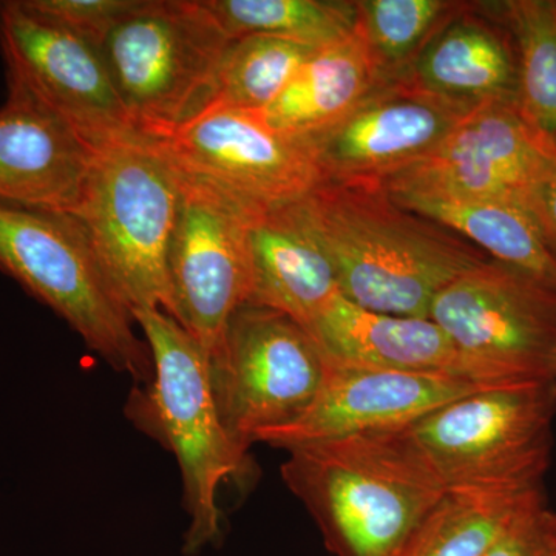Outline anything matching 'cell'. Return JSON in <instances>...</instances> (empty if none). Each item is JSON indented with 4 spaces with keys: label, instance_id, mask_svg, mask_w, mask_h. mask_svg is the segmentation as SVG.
I'll use <instances>...</instances> for the list:
<instances>
[{
    "label": "cell",
    "instance_id": "obj_1",
    "mask_svg": "<svg viewBox=\"0 0 556 556\" xmlns=\"http://www.w3.org/2000/svg\"><path fill=\"white\" fill-rule=\"evenodd\" d=\"M348 302L428 317L442 289L489 257L463 237L399 206L382 182L321 181L298 201Z\"/></svg>",
    "mask_w": 556,
    "mask_h": 556
},
{
    "label": "cell",
    "instance_id": "obj_2",
    "mask_svg": "<svg viewBox=\"0 0 556 556\" xmlns=\"http://www.w3.org/2000/svg\"><path fill=\"white\" fill-rule=\"evenodd\" d=\"M287 452L281 478L336 556H397L447 493L390 431Z\"/></svg>",
    "mask_w": 556,
    "mask_h": 556
},
{
    "label": "cell",
    "instance_id": "obj_3",
    "mask_svg": "<svg viewBox=\"0 0 556 556\" xmlns=\"http://www.w3.org/2000/svg\"><path fill=\"white\" fill-rule=\"evenodd\" d=\"M148 342L153 379L135 386L126 416L177 457L189 515L186 554H199L222 533L218 492L247 466L223 426L206 351L169 314L134 311Z\"/></svg>",
    "mask_w": 556,
    "mask_h": 556
},
{
    "label": "cell",
    "instance_id": "obj_4",
    "mask_svg": "<svg viewBox=\"0 0 556 556\" xmlns=\"http://www.w3.org/2000/svg\"><path fill=\"white\" fill-rule=\"evenodd\" d=\"M556 380L489 387L390 431L445 492L541 489L552 455Z\"/></svg>",
    "mask_w": 556,
    "mask_h": 556
},
{
    "label": "cell",
    "instance_id": "obj_5",
    "mask_svg": "<svg viewBox=\"0 0 556 556\" xmlns=\"http://www.w3.org/2000/svg\"><path fill=\"white\" fill-rule=\"evenodd\" d=\"M177 206L178 169L155 142L135 137L98 150L70 215L131 313L174 317L167 252Z\"/></svg>",
    "mask_w": 556,
    "mask_h": 556
},
{
    "label": "cell",
    "instance_id": "obj_6",
    "mask_svg": "<svg viewBox=\"0 0 556 556\" xmlns=\"http://www.w3.org/2000/svg\"><path fill=\"white\" fill-rule=\"evenodd\" d=\"M0 270L64 318L135 386L153 379L148 342L135 332L131 311L72 215L0 200Z\"/></svg>",
    "mask_w": 556,
    "mask_h": 556
},
{
    "label": "cell",
    "instance_id": "obj_7",
    "mask_svg": "<svg viewBox=\"0 0 556 556\" xmlns=\"http://www.w3.org/2000/svg\"><path fill=\"white\" fill-rule=\"evenodd\" d=\"M232 40L204 0H141L116 25L101 54L141 137H170L208 108Z\"/></svg>",
    "mask_w": 556,
    "mask_h": 556
},
{
    "label": "cell",
    "instance_id": "obj_8",
    "mask_svg": "<svg viewBox=\"0 0 556 556\" xmlns=\"http://www.w3.org/2000/svg\"><path fill=\"white\" fill-rule=\"evenodd\" d=\"M208 368L223 426L248 456L263 433L308 412L327 375V357L294 318L244 305L230 317Z\"/></svg>",
    "mask_w": 556,
    "mask_h": 556
},
{
    "label": "cell",
    "instance_id": "obj_9",
    "mask_svg": "<svg viewBox=\"0 0 556 556\" xmlns=\"http://www.w3.org/2000/svg\"><path fill=\"white\" fill-rule=\"evenodd\" d=\"M262 207L178 169V206L167 252L174 318L214 356L252 291L251 228Z\"/></svg>",
    "mask_w": 556,
    "mask_h": 556
},
{
    "label": "cell",
    "instance_id": "obj_10",
    "mask_svg": "<svg viewBox=\"0 0 556 556\" xmlns=\"http://www.w3.org/2000/svg\"><path fill=\"white\" fill-rule=\"evenodd\" d=\"M428 317L501 386L556 380V292L489 258L439 292Z\"/></svg>",
    "mask_w": 556,
    "mask_h": 556
},
{
    "label": "cell",
    "instance_id": "obj_11",
    "mask_svg": "<svg viewBox=\"0 0 556 556\" xmlns=\"http://www.w3.org/2000/svg\"><path fill=\"white\" fill-rule=\"evenodd\" d=\"M0 50L9 89L68 124L91 148L141 137L110 78L101 50L40 16L25 0L0 2Z\"/></svg>",
    "mask_w": 556,
    "mask_h": 556
},
{
    "label": "cell",
    "instance_id": "obj_12",
    "mask_svg": "<svg viewBox=\"0 0 556 556\" xmlns=\"http://www.w3.org/2000/svg\"><path fill=\"white\" fill-rule=\"evenodd\" d=\"M153 142L177 169L262 208L303 199L324 181L309 142L273 129L263 112L215 105Z\"/></svg>",
    "mask_w": 556,
    "mask_h": 556
},
{
    "label": "cell",
    "instance_id": "obj_13",
    "mask_svg": "<svg viewBox=\"0 0 556 556\" xmlns=\"http://www.w3.org/2000/svg\"><path fill=\"white\" fill-rule=\"evenodd\" d=\"M556 167V146L517 101H490L467 113L433 152L386 179L529 207Z\"/></svg>",
    "mask_w": 556,
    "mask_h": 556
},
{
    "label": "cell",
    "instance_id": "obj_14",
    "mask_svg": "<svg viewBox=\"0 0 556 556\" xmlns=\"http://www.w3.org/2000/svg\"><path fill=\"white\" fill-rule=\"evenodd\" d=\"M470 110L407 78L383 80L346 118L306 141L324 181L383 182L426 159Z\"/></svg>",
    "mask_w": 556,
    "mask_h": 556
},
{
    "label": "cell",
    "instance_id": "obj_15",
    "mask_svg": "<svg viewBox=\"0 0 556 556\" xmlns=\"http://www.w3.org/2000/svg\"><path fill=\"white\" fill-rule=\"evenodd\" d=\"M325 357L327 375L308 412L287 427L263 433L257 442L289 450L399 430L455 399L489 388L448 376L357 367Z\"/></svg>",
    "mask_w": 556,
    "mask_h": 556
},
{
    "label": "cell",
    "instance_id": "obj_16",
    "mask_svg": "<svg viewBox=\"0 0 556 556\" xmlns=\"http://www.w3.org/2000/svg\"><path fill=\"white\" fill-rule=\"evenodd\" d=\"M308 332L325 356L343 364L504 387L430 317L372 313L338 295Z\"/></svg>",
    "mask_w": 556,
    "mask_h": 556
},
{
    "label": "cell",
    "instance_id": "obj_17",
    "mask_svg": "<svg viewBox=\"0 0 556 556\" xmlns=\"http://www.w3.org/2000/svg\"><path fill=\"white\" fill-rule=\"evenodd\" d=\"M98 150L27 94L0 109V200L72 214Z\"/></svg>",
    "mask_w": 556,
    "mask_h": 556
},
{
    "label": "cell",
    "instance_id": "obj_18",
    "mask_svg": "<svg viewBox=\"0 0 556 556\" xmlns=\"http://www.w3.org/2000/svg\"><path fill=\"white\" fill-rule=\"evenodd\" d=\"M399 78L467 109L490 101H517L514 39L489 3L467 2Z\"/></svg>",
    "mask_w": 556,
    "mask_h": 556
},
{
    "label": "cell",
    "instance_id": "obj_19",
    "mask_svg": "<svg viewBox=\"0 0 556 556\" xmlns=\"http://www.w3.org/2000/svg\"><path fill=\"white\" fill-rule=\"evenodd\" d=\"M298 201L263 208L252 223L248 305L280 311L308 331L342 294L334 268L306 225Z\"/></svg>",
    "mask_w": 556,
    "mask_h": 556
},
{
    "label": "cell",
    "instance_id": "obj_20",
    "mask_svg": "<svg viewBox=\"0 0 556 556\" xmlns=\"http://www.w3.org/2000/svg\"><path fill=\"white\" fill-rule=\"evenodd\" d=\"M383 186L399 206L452 230L486 257L556 292V254L527 208L422 186Z\"/></svg>",
    "mask_w": 556,
    "mask_h": 556
},
{
    "label": "cell",
    "instance_id": "obj_21",
    "mask_svg": "<svg viewBox=\"0 0 556 556\" xmlns=\"http://www.w3.org/2000/svg\"><path fill=\"white\" fill-rule=\"evenodd\" d=\"M383 80L356 27L348 38L314 51L263 115L288 137H316L346 118Z\"/></svg>",
    "mask_w": 556,
    "mask_h": 556
},
{
    "label": "cell",
    "instance_id": "obj_22",
    "mask_svg": "<svg viewBox=\"0 0 556 556\" xmlns=\"http://www.w3.org/2000/svg\"><path fill=\"white\" fill-rule=\"evenodd\" d=\"M541 500L543 489L453 490L417 526L397 556H484Z\"/></svg>",
    "mask_w": 556,
    "mask_h": 556
},
{
    "label": "cell",
    "instance_id": "obj_23",
    "mask_svg": "<svg viewBox=\"0 0 556 556\" xmlns=\"http://www.w3.org/2000/svg\"><path fill=\"white\" fill-rule=\"evenodd\" d=\"M489 7L514 39L519 109L556 146V0H507Z\"/></svg>",
    "mask_w": 556,
    "mask_h": 556
},
{
    "label": "cell",
    "instance_id": "obj_24",
    "mask_svg": "<svg viewBox=\"0 0 556 556\" xmlns=\"http://www.w3.org/2000/svg\"><path fill=\"white\" fill-rule=\"evenodd\" d=\"M232 39L263 35L321 49L353 35L356 2L338 0H204Z\"/></svg>",
    "mask_w": 556,
    "mask_h": 556
},
{
    "label": "cell",
    "instance_id": "obj_25",
    "mask_svg": "<svg viewBox=\"0 0 556 556\" xmlns=\"http://www.w3.org/2000/svg\"><path fill=\"white\" fill-rule=\"evenodd\" d=\"M316 50L273 36L233 39L219 64L208 108L265 112Z\"/></svg>",
    "mask_w": 556,
    "mask_h": 556
},
{
    "label": "cell",
    "instance_id": "obj_26",
    "mask_svg": "<svg viewBox=\"0 0 556 556\" xmlns=\"http://www.w3.org/2000/svg\"><path fill=\"white\" fill-rule=\"evenodd\" d=\"M467 2L452 0H361L356 2L357 30L383 79L404 75L448 21Z\"/></svg>",
    "mask_w": 556,
    "mask_h": 556
},
{
    "label": "cell",
    "instance_id": "obj_27",
    "mask_svg": "<svg viewBox=\"0 0 556 556\" xmlns=\"http://www.w3.org/2000/svg\"><path fill=\"white\" fill-rule=\"evenodd\" d=\"M141 0H25L40 16L56 22L101 50L102 43Z\"/></svg>",
    "mask_w": 556,
    "mask_h": 556
},
{
    "label": "cell",
    "instance_id": "obj_28",
    "mask_svg": "<svg viewBox=\"0 0 556 556\" xmlns=\"http://www.w3.org/2000/svg\"><path fill=\"white\" fill-rule=\"evenodd\" d=\"M556 514L541 500L526 510L484 556H554Z\"/></svg>",
    "mask_w": 556,
    "mask_h": 556
},
{
    "label": "cell",
    "instance_id": "obj_29",
    "mask_svg": "<svg viewBox=\"0 0 556 556\" xmlns=\"http://www.w3.org/2000/svg\"><path fill=\"white\" fill-rule=\"evenodd\" d=\"M527 211L535 218L548 247L556 254V167L551 177L536 190Z\"/></svg>",
    "mask_w": 556,
    "mask_h": 556
},
{
    "label": "cell",
    "instance_id": "obj_30",
    "mask_svg": "<svg viewBox=\"0 0 556 556\" xmlns=\"http://www.w3.org/2000/svg\"><path fill=\"white\" fill-rule=\"evenodd\" d=\"M554 556H556V554Z\"/></svg>",
    "mask_w": 556,
    "mask_h": 556
}]
</instances>
